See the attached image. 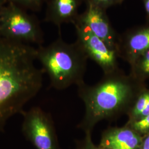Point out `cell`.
<instances>
[{"mask_svg":"<svg viewBox=\"0 0 149 149\" xmlns=\"http://www.w3.org/2000/svg\"><path fill=\"white\" fill-rule=\"evenodd\" d=\"M142 1L146 13V19L149 23V0H142Z\"/></svg>","mask_w":149,"mask_h":149,"instance_id":"obj_18","label":"cell"},{"mask_svg":"<svg viewBox=\"0 0 149 149\" xmlns=\"http://www.w3.org/2000/svg\"><path fill=\"white\" fill-rule=\"evenodd\" d=\"M86 2L85 11L80 14L76 22L87 27L91 32L117 53L119 36L112 27L107 15L106 10L90 2L86 1Z\"/></svg>","mask_w":149,"mask_h":149,"instance_id":"obj_7","label":"cell"},{"mask_svg":"<svg viewBox=\"0 0 149 149\" xmlns=\"http://www.w3.org/2000/svg\"><path fill=\"white\" fill-rule=\"evenodd\" d=\"M125 125L130 127L136 133L143 136L149 134V113L145 117L130 123H126Z\"/></svg>","mask_w":149,"mask_h":149,"instance_id":"obj_14","label":"cell"},{"mask_svg":"<svg viewBox=\"0 0 149 149\" xmlns=\"http://www.w3.org/2000/svg\"><path fill=\"white\" fill-rule=\"evenodd\" d=\"M149 113V89L145 88L138 96L130 112L127 123L137 120Z\"/></svg>","mask_w":149,"mask_h":149,"instance_id":"obj_11","label":"cell"},{"mask_svg":"<svg viewBox=\"0 0 149 149\" xmlns=\"http://www.w3.org/2000/svg\"><path fill=\"white\" fill-rule=\"evenodd\" d=\"M36 57L48 74L50 85L56 90H63L84 82L87 61L85 51L76 41L68 43L61 37L47 46L36 48Z\"/></svg>","mask_w":149,"mask_h":149,"instance_id":"obj_3","label":"cell"},{"mask_svg":"<svg viewBox=\"0 0 149 149\" xmlns=\"http://www.w3.org/2000/svg\"><path fill=\"white\" fill-rule=\"evenodd\" d=\"M92 132H85V136L80 143H78L76 149H101L99 146L93 144L91 138Z\"/></svg>","mask_w":149,"mask_h":149,"instance_id":"obj_15","label":"cell"},{"mask_svg":"<svg viewBox=\"0 0 149 149\" xmlns=\"http://www.w3.org/2000/svg\"><path fill=\"white\" fill-rule=\"evenodd\" d=\"M139 149H149V134L143 136Z\"/></svg>","mask_w":149,"mask_h":149,"instance_id":"obj_17","label":"cell"},{"mask_svg":"<svg viewBox=\"0 0 149 149\" xmlns=\"http://www.w3.org/2000/svg\"><path fill=\"white\" fill-rule=\"evenodd\" d=\"M84 0H47L44 21L60 28L65 23L77 21L79 10Z\"/></svg>","mask_w":149,"mask_h":149,"instance_id":"obj_10","label":"cell"},{"mask_svg":"<svg viewBox=\"0 0 149 149\" xmlns=\"http://www.w3.org/2000/svg\"><path fill=\"white\" fill-rule=\"evenodd\" d=\"M124 0H86L91 3L101 8L107 10L108 8L113 6L120 5Z\"/></svg>","mask_w":149,"mask_h":149,"instance_id":"obj_16","label":"cell"},{"mask_svg":"<svg viewBox=\"0 0 149 149\" xmlns=\"http://www.w3.org/2000/svg\"><path fill=\"white\" fill-rule=\"evenodd\" d=\"M8 0H0V5L4 6L7 4Z\"/></svg>","mask_w":149,"mask_h":149,"instance_id":"obj_19","label":"cell"},{"mask_svg":"<svg viewBox=\"0 0 149 149\" xmlns=\"http://www.w3.org/2000/svg\"><path fill=\"white\" fill-rule=\"evenodd\" d=\"M0 37L39 46L44 42V33L37 18L12 3H7L3 7L0 20Z\"/></svg>","mask_w":149,"mask_h":149,"instance_id":"obj_4","label":"cell"},{"mask_svg":"<svg viewBox=\"0 0 149 149\" xmlns=\"http://www.w3.org/2000/svg\"><path fill=\"white\" fill-rule=\"evenodd\" d=\"M22 132L36 149H59L53 120L48 113L34 107L22 113Z\"/></svg>","mask_w":149,"mask_h":149,"instance_id":"obj_5","label":"cell"},{"mask_svg":"<svg viewBox=\"0 0 149 149\" xmlns=\"http://www.w3.org/2000/svg\"><path fill=\"white\" fill-rule=\"evenodd\" d=\"M47 1V0H8L7 3L15 4L26 10L38 11Z\"/></svg>","mask_w":149,"mask_h":149,"instance_id":"obj_13","label":"cell"},{"mask_svg":"<svg viewBox=\"0 0 149 149\" xmlns=\"http://www.w3.org/2000/svg\"><path fill=\"white\" fill-rule=\"evenodd\" d=\"M149 49V24L135 27L119 37L117 54L131 65L144 52Z\"/></svg>","mask_w":149,"mask_h":149,"instance_id":"obj_8","label":"cell"},{"mask_svg":"<svg viewBox=\"0 0 149 149\" xmlns=\"http://www.w3.org/2000/svg\"><path fill=\"white\" fill-rule=\"evenodd\" d=\"M143 136L130 127H111L102 134L100 144L102 148L117 149H139Z\"/></svg>","mask_w":149,"mask_h":149,"instance_id":"obj_9","label":"cell"},{"mask_svg":"<svg viewBox=\"0 0 149 149\" xmlns=\"http://www.w3.org/2000/svg\"><path fill=\"white\" fill-rule=\"evenodd\" d=\"M4 6L0 5V20H1V15H2V11H3V7H4Z\"/></svg>","mask_w":149,"mask_h":149,"instance_id":"obj_20","label":"cell"},{"mask_svg":"<svg viewBox=\"0 0 149 149\" xmlns=\"http://www.w3.org/2000/svg\"><path fill=\"white\" fill-rule=\"evenodd\" d=\"M36 48L0 37V132L43 85L42 69L35 65Z\"/></svg>","mask_w":149,"mask_h":149,"instance_id":"obj_1","label":"cell"},{"mask_svg":"<svg viewBox=\"0 0 149 149\" xmlns=\"http://www.w3.org/2000/svg\"><path fill=\"white\" fill-rule=\"evenodd\" d=\"M130 66V74L136 79L144 82L149 79V49L140 55Z\"/></svg>","mask_w":149,"mask_h":149,"instance_id":"obj_12","label":"cell"},{"mask_svg":"<svg viewBox=\"0 0 149 149\" xmlns=\"http://www.w3.org/2000/svg\"><path fill=\"white\" fill-rule=\"evenodd\" d=\"M78 87V95L84 102L85 112L79 128L92 132L98 123L116 119L128 114L140 93L146 88L144 81L120 68L103 76L93 85L85 82Z\"/></svg>","mask_w":149,"mask_h":149,"instance_id":"obj_2","label":"cell"},{"mask_svg":"<svg viewBox=\"0 0 149 149\" xmlns=\"http://www.w3.org/2000/svg\"><path fill=\"white\" fill-rule=\"evenodd\" d=\"M76 33V42L85 51L88 59L93 60L101 68L103 74L119 69L117 53L97 37L85 26L76 22L74 24Z\"/></svg>","mask_w":149,"mask_h":149,"instance_id":"obj_6","label":"cell"},{"mask_svg":"<svg viewBox=\"0 0 149 149\" xmlns=\"http://www.w3.org/2000/svg\"><path fill=\"white\" fill-rule=\"evenodd\" d=\"M101 148V149H107V148Z\"/></svg>","mask_w":149,"mask_h":149,"instance_id":"obj_21","label":"cell"}]
</instances>
